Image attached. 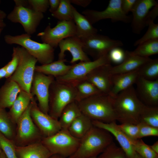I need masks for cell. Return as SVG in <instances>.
I'll use <instances>...</instances> for the list:
<instances>
[{"label": "cell", "mask_w": 158, "mask_h": 158, "mask_svg": "<svg viewBox=\"0 0 158 158\" xmlns=\"http://www.w3.org/2000/svg\"><path fill=\"white\" fill-rule=\"evenodd\" d=\"M3 29V28H0V36Z\"/></svg>", "instance_id": "obj_56"}, {"label": "cell", "mask_w": 158, "mask_h": 158, "mask_svg": "<svg viewBox=\"0 0 158 158\" xmlns=\"http://www.w3.org/2000/svg\"><path fill=\"white\" fill-rule=\"evenodd\" d=\"M157 4L154 0H136L131 11L133 14L131 27L133 33L138 35L141 33L146 26V21L148 13Z\"/></svg>", "instance_id": "obj_18"}, {"label": "cell", "mask_w": 158, "mask_h": 158, "mask_svg": "<svg viewBox=\"0 0 158 158\" xmlns=\"http://www.w3.org/2000/svg\"><path fill=\"white\" fill-rule=\"evenodd\" d=\"M75 24L73 20L69 21H58L56 25L51 28L48 25L44 30L38 34L43 43L49 44L54 48L59 42L67 38L76 35Z\"/></svg>", "instance_id": "obj_10"}, {"label": "cell", "mask_w": 158, "mask_h": 158, "mask_svg": "<svg viewBox=\"0 0 158 158\" xmlns=\"http://www.w3.org/2000/svg\"><path fill=\"white\" fill-rule=\"evenodd\" d=\"M16 125L11 121L5 109L0 107V132L7 138L13 140Z\"/></svg>", "instance_id": "obj_31"}, {"label": "cell", "mask_w": 158, "mask_h": 158, "mask_svg": "<svg viewBox=\"0 0 158 158\" xmlns=\"http://www.w3.org/2000/svg\"><path fill=\"white\" fill-rule=\"evenodd\" d=\"M71 4L78 6L86 7L89 5L92 1L91 0H70Z\"/></svg>", "instance_id": "obj_48"}, {"label": "cell", "mask_w": 158, "mask_h": 158, "mask_svg": "<svg viewBox=\"0 0 158 158\" xmlns=\"http://www.w3.org/2000/svg\"><path fill=\"white\" fill-rule=\"evenodd\" d=\"M15 147L18 158H49L52 155L41 141Z\"/></svg>", "instance_id": "obj_23"}, {"label": "cell", "mask_w": 158, "mask_h": 158, "mask_svg": "<svg viewBox=\"0 0 158 158\" xmlns=\"http://www.w3.org/2000/svg\"><path fill=\"white\" fill-rule=\"evenodd\" d=\"M148 28L145 34L134 43V46L147 41L158 39V24L154 22L150 23L148 25Z\"/></svg>", "instance_id": "obj_39"}, {"label": "cell", "mask_w": 158, "mask_h": 158, "mask_svg": "<svg viewBox=\"0 0 158 158\" xmlns=\"http://www.w3.org/2000/svg\"><path fill=\"white\" fill-rule=\"evenodd\" d=\"M44 17L43 13L36 12L29 7L15 6L7 16V18L13 23H18L23 26L26 33H34Z\"/></svg>", "instance_id": "obj_11"}, {"label": "cell", "mask_w": 158, "mask_h": 158, "mask_svg": "<svg viewBox=\"0 0 158 158\" xmlns=\"http://www.w3.org/2000/svg\"><path fill=\"white\" fill-rule=\"evenodd\" d=\"M21 90L17 83L7 79L0 88V107L10 108Z\"/></svg>", "instance_id": "obj_24"}, {"label": "cell", "mask_w": 158, "mask_h": 158, "mask_svg": "<svg viewBox=\"0 0 158 158\" xmlns=\"http://www.w3.org/2000/svg\"><path fill=\"white\" fill-rule=\"evenodd\" d=\"M134 158H143L136 152Z\"/></svg>", "instance_id": "obj_55"}, {"label": "cell", "mask_w": 158, "mask_h": 158, "mask_svg": "<svg viewBox=\"0 0 158 158\" xmlns=\"http://www.w3.org/2000/svg\"><path fill=\"white\" fill-rule=\"evenodd\" d=\"M49 158H65L58 154H52Z\"/></svg>", "instance_id": "obj_53"}, {"label": "cell", "mask_w": 158, "mask_h": 158, "mask_svg": "<svg viewBox=\"0 0 158 158\" xmlns=\"http://www.w3.org/2000/svg\"><path fill=\"white\" fill-rule=\"evenodd\" d=\"M136 0H121V6L123 12L127 15L131 12Z\"/></svg>", "instance_id": "obj_45"}, {"label": "cell", "mask_w": 158, "mask_h": 158, "mask_svg": "<svg viewBox=\"0 0 158 158\" xmlns=\"http://www.w3.org/2000/svg\"><path fill=\"white\" fill-rule=\"evenodd\" d=\"M0 158H7L5 154L2 150L0 153Z\"/></svg>", "instance_id": "obj_54"}, {"label": "cell", "mask_w": 158, "mask_h": 158, "mask_svg": "<svg viewBox=\"0 0 158 158\" xmlns=\"http://www.w3.org/2000/svg\"><path fill=\"white\" fill-rule=\"evenodd\" d=\"M135 84V91L139 98L143 101L145 105L158 107V79L150 80L139 76Z\"/></svg>", "instance_id": "obj_20"}, {"label": "cell", "mask_w": 158, "mask_h": 158, "mask_svg": "<svg viewBox=\"0 0 158 158\" xmlns=\"http://www.w3.org/2000/svg\"><path fill=\"white\" fill-rule=\"evenodd\" d=\"M17 47L19 57V63L15 71L7 79L15 82L22 90L32 95L31 89L37 61L24 48Z\"/></svg>", "instance_id": "obj_6"}, {"label": "cell", "mask_w": 158, "mask_h": 158, "mask_svg": "<svg viewBox=\"0 0 158 158\" xmlns=\"http://www.w3.org/2000/svg\"><path fill=\"white\" fill-rule=\"evenodd\" d=\"M77 92L73 83L57 80L55 79L49 89L48 114L58 120L65 107L76 101Z\"/></svg>", "instance_id": "obj_4"}, {"label": "cell", "mask_w": 158, "mask_h": 158, "mask_svg": "<svg viewBox=\"0 0 158 158\" xmlns=\"http://www.w3.org/2000/svg\"><path fill=\"white\" fill-rule=\"evenodd\" d=\"M80 139L72 135L68 130L61 129L55 134L43 137L41 142L51 154H58L68 158L77 150Z\"/></svg>", "instance_id": "obj_7"}, {"label": "cell", "mask_w": 158, "mask_h": 158, "mask_svg": "<svg viewBox=\"0 0 158 158\" xmlns=\"http://www.w3.org/2000/svg\"><path fill=\"white\" fill-rule=\"evenodd\" d=\"M113 142L110 133L94 126L81 139L75 153L68 158L97 157Z\"/></svg>", "instance_id": "obj_3"}, {"label": "cell", "mask_w": 158, "mask_h": 158, "mask_svg": "<svg viewBox=\"0 0 158 158\" xmlns=\"http://www.w3.org/2000/svg\"><path fill=\"white\" fill-rule=\"evenodd\" d=\"M31 104V117L43 137L51 136L61 129L58 120L42 111L34 98L32 99Z\"/></svg>", "instance_id": "obj_15"}, {"label": "cell", "mask_w": 158, "mask_h": 158, "mask_svg": "<svg viewBox=\"0 0 158 158\" xmlns=\"http://www.w3.org/2000/svg\"><path fill=\"white\" fill-rule=\"evenodd\" d=\"M72 12L73 20L76 29V36L80 38H84L97 33V29L94 28L87 19L79 13L73 6Z\"/></svg>", "instance_id": "obj_26"}, {"label": "cell", "mask_w": 158, "mask_h": 158, "mask_svg": "<svg viewBox=\"0 0 158 158\" xmlns=\"http://www.w3.org/2000/svg\"><path fill=\"white\" fill-rule=\"evenodd\" d=\"M11 60L5 65L7 72L6 78L10 77L16 70L19 63V56L17 47H13Z\"/></svg>", "instance_id": "obj_41"}, {"label": "cell", "mask_w": 158, "mask_h": 158, "mask_svg": "<svg viewBox=\"0 0 158 158\" xmlns=\"http://www.w3.org/2000/svg\"><path fill=\"white\" fill-rule=\"evenodd\" d=\"M7 16L6 14L4 11L0 10V28L5 27L6 24L5 23L4 20Z\"/></svg>", "instance_id": "obj_49"}, {"label": "cell", "mask_w": 158, "mask_h": 158, "mask_svg": "<svg viewBox=\"0 0 158 158\" xmlns=\"http://www.w3.org/2000/svg\"><path fill=\"white\" fill-rule=\"evenodd\" d=\"M112 67L111 64L99 66L91 71L84 79L93 84L101 92L109 94L112 86Z\"/></svg>", "instance_id": "obj_17"}, {"label": "cell", "mask_w": 158, "mask_h": 158, "mask_svg": "<svg viewBox=\"0 0 158 158\" xmlns=\"http://www.w3.org/2000/svg\"><path fill=\"white\" fill-rule=\"evenodd\" d=\"M140 123L158 128V107L144 104L139 116Z\"/></svg>", "instance_id": "obj_32"}, {"label": "cell", "mask_w": 158, "mask_h": 158, "mask_svg": "<svg viewBox=\"0 0 158 158\" xmlns=\"http://www.w3.org/2000/svg\"><path fill=\"white\" fill-rule=\"evenodd\" d=\"M31 37L26 33L15 36L7 35L5 36L4 39L8 44H17L24 48L41 65L53 62L54 49L49 44L33 40Z\"/></svg>", "instance_id": "obj_5"}, {"label": "cell", "mask_w": 158, "mask_h": 158, "mask_svg": "<svg viewBox=\"0 0 158 158\" xmlns=\"http://www.w3.org/2000/svg\"><path fill=\"white\" fill-rule=\"evenodd\" d=\"M144 104L138 97L133 86L120 92L114 98L117 121L121 123L138 124Z\"/></svg>", "instance_id": "obj_2"}, {"label": "cell", "mask_w": 158, "mask_h": 158, "mask_svg": "<svg viewBox=\"0 0 158 158\" xmlns=\"http://www.w3.org/2000/svg\"><path fill=\"white\" fill-rule=\"evenodd\" d=\"M152 149L158 154V141L155 142L153 145L150 146Z\"/></svg>", "instance_id": "obj_52"}, {"label": "cell", "mask_w": 158, "mask_h": 158, "mask_svg": "<svg viewBox=\"0 0 158 158\" xmlns=\"http://www.w3.org/2000/svg\"><path fill=\"white\" fill-rule=\"evenodd\" d=\"M58 46L60 52L58 54V59H65L66 51L71 54L72 58L70 61L72 64L80 61V62L90 61L88 56L83 49V43L81 39L76 35L65 38L61 40Z\"/></svg>", "instance_id": "obj_16"}, {"label": "cell", "mask_w": 158, "mask_h": 158, "mask_svg": "<svg viewBox=\"0 0 158 158\" xmlns=\"http://www.w3.org/2000/svg\"><path fill=\"white\" fill-rule=\"evenodd\" d=\"M139 76L146 79L154 80L158 79V59H151L138 70Z\"/></svg>", "instance_id": "obj_33"}, {"label": "cell", "mask_w": 158, "mask_h": 158, "mask_svg": "<svg viewBox=\"0 0 158 158\" xmlns=\"http://www.w3.org/2000/svg\"><path fill=\"white\" fill-rule=\"evenodd\" d=\"M98 158H128L121 147L112 142L97 157Z\"/></svg>", "instance_id": "obj_37"}, {"label": "cell", "mask_w": 158, "mask_h": 158, "mask_svg": "<svg viewBox=\"0 0 158 158\" xmlns=\"http://www.w3.org/2000/svg\"><path fill=\"white\" fill-rule=\"evenodd\" d=\"M108 54L93 61L80 62L72 64V67L65 75L55 78L57 80L73 82L84 79L92 70L100 66L111 64Z\"/></svg>", "instance_id": "obj_14"}, {"label": "cell", "mask_w": 158, "mask_h": 158, "mask_svg": "<svg viewBox=\"0 0 158 158\" xmlns=\"http://www.w3.org/2000/svg\"><path fill=\"white\" fill-rule=\"evenodd\" d=\"M149 57L145 58L132 54L130 51H125V56L120 64L112 66V74L129 73L138 70L142 65L150 60Z\"/></svg>", "instance_id": "obj_22"}, {"label": "cell", "mask_w": 158, "mask_h": 158, "mask_svg": "<svg viewBox=\"0 0 158 158\" xmlns=\"http://www.w3.org/2000/svg\"><path fill=\"white\" fill-rule=\"evenodd\" d=\"M31 107L30 102L16 123V134L13 141L16 146H24L39 142L43 137L31 117Z\"/></svg>", "instance_id": "obj_8"}, {"label": "cell", "mask_w": 158, "mask_h": 158, "mask_svg": "<svg viewBox=\"0 0 158 158\" xmlns=\"http://www.w3.org/2000/svg\"><path fill=\"white\" fill-rule=\"evenodd\" d=\"M90 158H98L97 157H92Z\"/></svg>", "instance_id": "obj_57"}, {"label": "cell", "mask_w": 158, "mask_h": 158, "mask_svg": "<svg viewBox=\"0 0 158 158\" xmlns=\"http://www.w3.org/2000/svg\"><path fill=\"white\" fill-rule=\"evenodd\" d=\"M70 83H73L76 89L77 102L101 93L93 84L85 79Z\"/></svg>", "instance_id": "obj_30"}, {"label": "cell", "mask_w": 158, "mask_h": 158, "mask_svg": "<svg viewBox=\"0 0 158 158\" xmlns=\"http://www.w3.org/2000/svg\"><path fill=\"white\" fill-rule=\"evenodd\" d=\"M29 6L35 11L45 13L49 8V0H28Z\"/></svg>", "instance_id": "obj_43"}, {"label": "cell", "mask_w": 158, "mask_h": 158, "mask_svg": "<svg viewBox=\"0 0 158 158\" xmlns=\"http://www.w3.org/2000/svg\"><path fill=\"white\" fill-rule=\"evenodd\" d=\"M133 145L135 152L143 158H158V154L141 139L135 140Z\"/></svg>", "instance_id": "obj_36"}, {"label": "cell", "mask_w": 158, "mask_h": 158, "mask_svg": "<svg viewBox=\"0 0 158 158\" xmlns=\"http://www.w3.org/2000/svg\"><path fill=\"white\" fill-rule=\"evenodd\" d=\"M80 39L84 52L87 56L92 58L94 60L107 54L114 48L123 45L121 40L111 39L107 36L97 33Z\"/></svg>", "instance_id": "obj_9"}, {"label": "cell", "mask_w": 158, "mask_h": 158, "mask_svg": "<svg viewBox=\"0 0 158 158\" xmlns=\"http://www.w3.org/2000/svg\"><path fill=\"white\" fill-rule=\"evenodd\" d=\"M15 146L13 140L7 138L0 132V147L7 158H18Z\"/></svg>", "instance_id": "obj_38"}, {"label": "cell", "mask_w": 158, "mask_h": 158, "mask_svg": "<svg viewBox=\"0 0 158 158\" xmlns=\"http://www.w3.org/2000/svg\"><path fill=\"white\" fill-rule=\"evenodd\" d=\"M131 53L140 57L148 58L149 56L158 53V39L144 42L137 46Z\"/></svg>", "instance_id": "obj_34"}, {"label": "cell", "mask_w": 158, "mask_h": 158, "mask_svg": "<svg viewBox=\"0 0 158 158\" xmlns=\"http://www.w3.org/2000/svg\"><path fill=\"white\" fill-rule=\"evenodd\" d=\"M55 78L53 76L35 72L31 89L32 95H35L38 107L45 114H48L49 89Z\"/></svg>", "instance_id": "obj_13"}, {"label": "cell", "mask_w": 158, "mask_h": 158, "mask_svg": "<svg viewBox=\"0 0 158 158\" xmlns=\"http://www.w3.org/2000/svg\"><path fill=\"white\" fill-rule=\"evenodd\" d=\"M119 128L131 139L136 140L139 139V125L130 123H123L118 125Z\"/></svg>", "instance_id": "obj_40"}, {"label": "cell", "mask_w": 158, "mask_h": 158, "mask_svg": "<svg viewBox=\"0 0 158 158\" xmlns=\"http://www.w3.org/2000/svg\"><path fill=\"white\" fill-rule=\"evenodd\" d=\"M114 98L102 93L77 102L82 114L92 121L110 123L117 121Z\"/></svg>", "instance_id": "obj_1"}, {"label": "cell", "mask_w": 158, "mask_h": 158, "mask_svg": "<svg viewBox=\"0 0 158 158\" xmlns=\"http://www.w3.org/2000/svg\"><path fill=\"white\" fill-rule=\"evenodd\" d=\"M34 96L21 90L8 112L9 117L15 124L29 105Z\"/></svg>", "instance_id": "obj_25"}, {"label": "cell", "mask_w": 158, "mask_h": 158, "mask_svg": "<svg viewBox=\"0 0 158 158\" xmlns=\"http://www.w3.org/2000/svg\"><path fill=\"white\" fill-rule=\"evenodd\" d=\"M82 114L77 102L68 104L62 110L58 119L61 129L68 130L72 123Z\"/></svg>", "instance_id": "obj_29"}, {"label": "cell", "mask_w": 158, "mask_h": 158, "mask_svg": "<svg viewBox=\"0 0 158 158\" xmlns=\"http://www.w3.org/2000/svg\"><path fill=\"white\" fill-rule=\"evenodd\" d=\"M139 76L138 70L129 73L113 74L109 95L114 98L119 93L133 86Z\"/></svg>", "instance_id": "obj_21"}, {"label": "cell", "mask_w": 158, "mask_h": 158, "mask_svg": "<svg viewBox=\"0 0 158 158\" xmlns=\"http://www.w3.org/2000/svg\"><path fill=\"white\" fill-rule=\"evenodd\" d=\"M1 148L0 147V153L1 152Z\"/></svg>", "instance_id": "obj_58"}, {"label": "cell", "mask_w": 158, "mask_h": 158, "mask_svg": "<svg viewBox=\"0 0 158 158\" xmlns=\"http://www.w3.org/2000/svg\"><path fill=\"white\" fill-rule=\"evenodd\" d=\"M67 61L65 59L44 65L36 66L35 71L53 76L56 78L65 75L72 67V64H65Z\"/></svg>", "instance_id": "obj_27"}, {"label": "cell", "mask_w": 158, "mask_h": 158, "mask_svg": "<svg viewBox=\"0 0 158 158\" xmlns=\"http://www.w3.org/2000/svg\"><path fill=\"white\" fill-rule=\"evenodd\" d=\"M14 1L15 3V6L29 7L28 0H14Z\"/></svg>", "instance_id": "obj_50"}, {"label": "cell", "mask_w": 158, "mask_h": 158, "mask_svg": "<svg viewBox=\"0 0 158 158\" xmlns=\"http://www.w3.org/2000/svg\"><path fill=\"white\" fill-rule=\"evenodd\" d=\"M121 0H110L105 9L99 11L87 9L82 14L93 24L102 20L110 19L112 22L120 21L125 23L131 22L132 18L123 11L121 6Z\"/></svg>", "instance_id": "obj_12"}, {"label": "cell", "mask_w": 158, "mask_h": 158, "mask_svg": "<svg viewBox=\"0 0 158 158\" xmlns=\"http://www.w3.org/2000/svg\"><path fill=\"white\" fill-rule=\"evenodd\" d=\"M139 138L149 136H158V128L142 123H139Z\"/></svg>", "instance_id": "obj_44"}, {"label": "cell", "mask_w": 158, "mask_h": 158, "mask_svg": "<svg viewBox=\"0 0 158 158\" xmlns=\"http://www.w3.org/2000/svg\"><path fill=\"white\" fill-rule=\"evenodd\" d=\"M49 11L52 13L55 12L58 8L60 0H49Z\"/></svg>", "instance_id": "obj_47"}, {"label": "cell", "mask_w": 158, "mask_h": 158, "mask_svg": "<svg viewBox=\"0 0 158 158\" xmlns=\"http://www.w3.org/2000/svg\"><path fill=\"white\" fill-rule=\"evenodd\" d=\"M93 126L92 121L82 114L72 123L68 130L73 136L80 139L86 134Z\"/></svg>", "instance_id": "obj_28"}, {"label": "cell", "mask_w": 158, "mask_h": 158, "mask_svg": "<svg viewBox=\"0 0 158 158\" xmlns=\"http://www.w3.org/2000/svg\"><path fill=\"white\" fill-rule=\"evenodd\" d=\"M92 121L94 126L104 129L113 135L128 158H134L136 152L133 145L135 140L126 136L119 128L116 121L107 123L97 121Z\"/></svg>", "instance_id": "obj_19"}, {"label": "cell", "mask_w": 158, "mask_h": 158, "mask_svg": "<svg viewBox=\"0 0 158 158\" xmlns=\"http://www.w3.org/2000/svg\"><path fill=\"white\" fill-rule=\"evenodd\" d=\"M0 2H1V1H0Z\"/></svg>", "instance_id": "obj_59"}, {"label": "cell", "mask_w": 158, "mask_h": 158, "mask_svg": "<svg viewBox=\"0 0 158 158\" xmlns=\"http://www.w3.org/2000/svg\"><path fill=\"white\" fill-rule=\"evenodd\" d=\"M6 76L7 72L6 66H5L0 68V80L4 78H6Z\"/></svg>", "instance_id": "obj_51"}, {"label": "cell", "mask_w": 158, "mask_h": 158, "mask_svg": "<svg viewBox=\"0 0 158 158\" xmlns=\"http://www.w3.org/2000/svg\"><path fill=\"white\" fill-rule=\"evenodd\" d=\"M158 15V4L153 7V8L149 11L147 16L146 21V26L151 23L154 22V21Z\"/></svg>", "instance_id": "obj_46"}, {"label": "cell", "mask_w": 158, "mask_h": 158, "mask_svg": "<svg viewBox=\"0 0 158 158\" xmlns=\"http://www.w3.org/2000/svg\"><path fill=\"white\" fill-rule=\"evenodd\" d=\"M72 6L70 0H60L58 8L51 13V16L59 21H69L73 20Z\"/></svg>", "instance_id": "obj_35"}, {"label": "cell", "mask_w": 158, "mask_h": 158, "mask_svg": "<svg viewBox=\"0 0 158 158\" xmlns=\"http://www.w3.org/2000/svg\"><path fill=\"white\" fill-rule=\"evenodd\" d=\"M111 62L119 65L124 61L125 56V51L117 47L111 49L108 54Z\"/></svg>", "instance_id": "obj_42"}]
</instances>
